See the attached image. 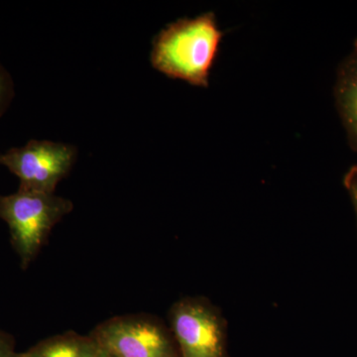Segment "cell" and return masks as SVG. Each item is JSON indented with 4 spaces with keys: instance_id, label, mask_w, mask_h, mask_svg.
<instances>
[{
    "instance_id": "obj_5",
    "label": "cell",
    "mask_w": 357,
    "mask_h": 357,
    "mask_svg": "<svg viewBox=\"0 0 357 357\" xmlns=\"http://www.w3.org/2000/svg\"><path fill=\"white\" fill-rule=\"evenodd\" d=\"M77 157L74 145L33 139L0 154V165L20 178V189L53 194L72 170Z\"/></svg>"
},
{
    "instance_id": "obj_4",
    "label": "cell",
    "mask_w": 357,
    "mask_h": 357,
    "mask_svg": "<svg viewBox=\"0 0 357 357\" xmlns=\"http://www.w3.org/2000/svg\"><path fill=\"white\" fill-rule=\"evenodd\" d=\"M168 325L181 357H231L227 321L206 297H185L168 312Z\"/></svg>"
},
{
    "instance_id": "obj_10",
    "label": "cell",
    "mask_w": 357,
    "mask_h": 357,
    "mask_svg": "<svg viewBox=\"0 0 357 357\" xmlns=\"http://www.w3.org/2000/svg\"><path fill=\"white\" fill-rule=\"evenodd\" d=\"M15 338L10 333L0 330V357H18Z\"/></svg>"
},
{
    "instance_id": "obj_9",
    "label": "cell",
    "mask_w": 357,
    "mask_h": 357,
    "mask_svg": "<svg viewBox=\"0 0 357 357\" xmlns=\"http://www.w3.org/2000/svg\"><path fill=\"white\" fill-rule=\"evenodd\" d=\"M344 185L347 192H349V197H351L357 218V165L352 166L345 174Z\"/></svg>"
},
{
    "instance_id": "obj_3",
    "label": "cell",
    "mask_w": 357,
    "mask_h": 357,
    "mask_svg": "<svg viewBox=\"0 0 357 357\" xmlns=\"http://www.w3.org/2000/svg\"><path fill=\"white\" fill-rule=\"evenodd\" d=\"M89 335L100 349L115 357H181L170 326L153 314L114 317L96 326Z\"/></svg>"
},
{
    "instance_id": "obj_2",
    "label": "cell",
    "mask_w": 357,
    "mask_h": 357,
    "mask_svg": "<svg viewBox=\"0 0 357 357\" xmlns=\"http://www.w3.org/2000/svg\"><path fill=\"white\" fill-rule=\"evenodd\" d=\"M74 204L55 192L18 191L0 195V220L8 227L11 245L27 269L48 241L52 229L72 213Z\"/></svg>"
},
{
    "instance_id": "obj_8",
    "label": "cell",
    "mask_w": 357,
    "mask_h": 357,
    "mask_svg": "<svg viewBox=\"0 0 357 357\" xmlns=\"http://www.w3.org/2000/svg\"><path fill=\"white\" fill-rule=\"evenodd\" d=\"M15 96V88L10 73L0 63V117L6 114Z\"/></svg>"
},
{
    "instance_id": "obj_6",
    "label": "cell",
    "mask_w": 357,
    "mask_h": 357,
    "mask_svg": "<svg viewBox=\"0 0 357 357\" xmlns=\"http://www.w3.org/2000/svg\"><path fill=\"white\" fill-rule=\"evenodd\" d=\"M333 96L349 147L357 153V38L338 66Z\"/></svg>"
},
{
    "instance_id": "obj_11",
    "label": "cell",
    "mask_w": 357,
    "mask_h": 357,
    "mask_svg": "<svg viewBox=\"0 0 357 357\" xmlns=\"http://www.w3.org/2000/svg\"><path fill=\"white\" fill-rule=\"evenodd\" d=\"M98 357H115L112 356V354H109V352L103 351V349H100V352H98Z\"/></svg>"
},
{
    "instance_id": "obj_7",
    "label": "cell",
    "mask_w": 357,
    "mask_h": 357,
    "mask_svg": "<svg viewBox=\"0 0 357 357\" xmlns=\"http://www.w3.org/2000/svg\"><path fill=\"white\" fill-rule=\"evenodd\" d=\"M100 347L91 335L69 331L45 338L18 357H98Z\"/></svg>"
},
{
    "instance_id": "obj_1",
    "label": "cell",
    "mask_w": 357,
    "mask_h": 357,
    "mask_svg": "<svg viewBox=\"0 0 357 357\" xmlns=\"http://www.w3.org/2000/svg\"><path fill=\"white\" fill-rule=\"evenodd\" d=\"M222 37L213 13L176 21L154 39L152 67L167 77L206 88Z\"/></svg>"
}]
</instances>
